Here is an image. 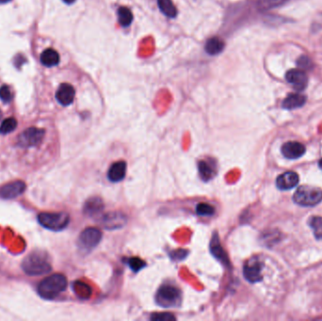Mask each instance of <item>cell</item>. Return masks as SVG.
Instances as JSON below:
<instances>
[{
  "label": "cell",
  "instance_id": "6da1fadb",
  "mask_svg": "<svg viewBox=\"0 0 322 321\" xmlns=\"http://www.w3.org/2000/svg\"><path fill=\"white\" fill-rule=\"evenodd\" d=\"M67 287V279L62 274H53L38 285V293L45 300H54Z\"/></svg>",
  "mask_w": 322,
  "mask_h": 321
},
{
  "label": "cell",
  "instance_id": "7a4b0ae2",
  "mask_svg": "<svg viewBox=\"0 0 322 321\" xmlns=\"http://www.w3.org/2000/svg\"><path fill=\"white\" fill-rule=\"evenodd\" d=\"M22 269L29 276H38L49 273L52 267L44 254L32 253L25 257L22 263Z\"/></svg>",
  "mask_w": 322,
  "mask_h": 321
},
{
  "label": "cell",
  "instance_id": "3957f363",
  "mask_svg": "<svg viewBox=\"0 0 322 321\" xmlns=\"http://www.w3.org/2000/svg\"><path fill=\"white\" fill-rule=\"evenodd\" d=\"M39 223L51 231H62L65 229L70 221V217L64 212H44L38 216Z\"/></svg>",
  "mask_w": 322,
  "mask_h": 321
},
{
  "label": "cell",
  "instance_id": "277c9868",
  "mask_svg": "<svg viewBox=\"0 0 322 321\" xmlns=\"http://www.w3.org/2000/svg\"><path fill=\"white\" fill-rule=\"evenodd\" d=\"M293 200L299 206H317L322 201V191L313 186H300L294 194Z\"/></svg>",
  "mask_w": 322,
  "mask_h": 321
},
{
  "label": "cell",
  "instance_id": "5b68a950",
  "mask_svg": "<svg viewBox=\"0 0 322 321\" xmlns=\"http://www.w3.org/2000/svg\"><path fill=\"white\" fill-rule=\"evenodd\" d=\"M180 290L171 284H164L159 289L156 295V301L159 305L165 308L178 307L181 304Z\"/></svg>",
  "mask_w": 322,
  "mask_h": 321
},
{
  "label": "cell",
  "instance_id": "8992f818",
  "mask_svg": "<svg viewBox=\"0 0 322 321\" xmlns=\"http://www.w3.org/2000/svg\"><path fill=\"white\" fill-rule=\"evenodd\" d=\"M45 134L46 131L44 129L29 128L25 129L22 134H20L17 140V144L23 148L36 146L42 142L45 137Z\"/></svg>",
  "mask_w": 322,
  "mask_h": 321
},
{
  "label": "cell",
  "instance_id": "52a82bcc",
  "mask_svg": "<svg viewBox=\"0 0 322 321\" xmlns=\"http://www.w3.org/2000/svg\"><path fill=\"white\" fill-rule=\"evenodd\" d=\"M102 238V232L97 228L89 227L82 232L79 235V246L86 250H92L99 244Z\"/></svg>",
  "mask_w": 322,
  "mask_h": 321
},
{
  "label": "cell",
  "instance_id": "ba28073f",
  "mask_svg": "<svg viewBox=\"0 0 322 321\" xmlns=\"http://www.w3.org/2000/svg\"><path fill=\"white\" fill-rule=\"evenodd\" d=\"M243 274L245 279L250 283L260 282L262 280V264L255 258L249 260L244 265Z\"/></svg>",
  "mask_w": 322,
  "mask_h": 321
},
{
  "label": "cell",
  "instance_id": "9c48e42d",
  "mask_svg": "<svg viewBox=\"0 0 322 321\" xmlns=\"http://www.w3.org/2000/svg\"><path fill=\"white\" fill-rule=\"evenodd\" d=\"M25 191V184L23 181H13L0 188V197L11 200L22 195Z\"/></svg>",
  "mask_w": 322,
  "mask_h": 321
},
{
  "label": "cell",
  "instance_id": "30bf717a",
  "mask_svg": "<svg viewBox=\"0 0 322 321\" xmlns=\"http://www.w3.org/2000/svg\"><path fill=\"white\" fill-rule=\"evenodd\" d=\"M285 78L297 90H302L307 86L308 77L306 73L301 69H293L288 71L285 75Z\"/></svg>",
  "mask_w": 322,
  "mask_h": 321
},
{
  "label": "cell",
  "instance_id": "8fae6325",
  "mask_svg": "<svg viewBox=\"0 0 322 321\" xmlns=\"http://www.w3.org/2000/svg\"><path fill=\"white\" fill-rule=\"evenodd\" d=\"M75 95V90L71 84L62 83L56 92V98L58 102L66 107L73 103Z\"/></svg>",
  "mask_w": 322,
  "mask_h": 321
},
{
  "label": "cell",
  "instance_id": "7c38bea8",
  "mask_svg": "<svg viewBox=\"0 0 322 321\" xmlns=\"http://www.w3.org/2000/svg\"><path fill=\"white\" fill-rule=\"evenodd\" d=\"M126 222L124 214L119 212H112L105 215L102 218V224L106 229H118L123 227Z\"/></svg>",
  "mask_w": 322,
  "mask_h": 321
},
{
  "label": "cell",
  "instance_id": "4fadbf2b",
  "mask_svg": "<svg viewBox=\"0 0 322 321\" xmlns=\"http://www.w3.org/2000/svg\"><path fill=\"white\" fill-rule=\"evenodd\" d=\"M305 153V146L299 142H289L283 144L282 154L288 159H297Z\"/></svg>",
  "mask_w": 322,
  "mask_h": 321
},
{
  "label": "cell",
  "instance_id": "5bb4252c",
  "mask_svg": "<svg viewBox=\"0 0 322 321\" xmlns=\"http://www.w3.org/2000/svg\"><path fill=\"white\" fill-rule=\"evenodd\" d=\"M299 183V175L294 171H286L276 180L277 188L281 191H287L295 188Z\"/></svg>",
  "mask_w": 322,
  "mask_h": 321
},
{
  "label": "cell",
  "instance_id": "9a60e30c",
  "mask_svg": "<svg viewBox=\"0 0 322 321\" xmlns=\"http://www.w3.org/2000/svg\"><path fill=\"white\" fill-rule=\"evenodd\" d=\"M125 173L126 163L124 161H119L111 166L108 172V177L112 182H120L125 177Z\"/></svg>",
  "mask_w": 322,
  "mask_h": 321
},
{
  "label": "cell",
  "instance_id": "2e32d148",
  "mask_svg": "<svg viewBox=\"0 0 322 321\" xmlns=\"http://www.w3.org/2000/svg\"><path fill=\"white\" fill-rule=\"evenodd\" d=\"M306 102V97L299 93H291L283 101L282 107L285 109H295L302 107Z\"/></svg>",
  "mask_w": 322,
  "mask_h": 321
},
{
  "label": "cell",
  "instance_id": "e0dca14e",
  "mask_svg": "<svg viewBox=\"0 0 322 321\" xmlns=\"http://www.w3.org/2000/svg\"><path fill=\"white\" fill-rule=\"evenodd\" d=\"M104 205L102 200L98 197H93L89 199L87 202L85 203L84 206V213L90 216V217H94L97 216L100 212L103 210Z\"/></svg>",
  "mask_w": 322,
  "mask_h": 321
},
{
  "label": "cell",
  "instance_id": "ac0fdd59",
  "mask_svg": "<svg viewBox=\"0 0 322 321\" xmlns=\"http://www.w3.org/2000/svg\"><path fill=\"white\" fill-rule=\"evenodd\" d=\"M210 250L212 255L216 257L217 259H219L220 261H222L224 264H228V257L226 256L222 245L220 243V240H219V237H218L217 234H215L212 237Z\"/></svg>",
  "mask_w": 322,
  "mask_h": 321
},
{
  "label": "cell",
  "instance_id": "d6986e66",
  "mask_svg": "<svg viewBox=\"0 0 322 321\" xmlns=\"http://www.w3.org/2000/svg\"><path fill=\"white\" fill-rule=\"evenodd\" d=\"M41 63L46 67H54L60 64V55L53 48H48L42 53Z\"/></svg>",
  "mask_w": 322,
  "mask_h": 321
},
{
  "label": "cell",
  "instance_id": "ffe728a7",
  "mask_svg": "<svg viewBox=\"0 0 322 321\" xmlns=\"http://www.w3.org/2000/svg\"><path fill=\"white\" fill-rule=\"evenodd\" d=\"M225 43L223 40L219 37H212L206 43V51L211 56H215L223 51Z\"/></svg>",
  "mask_w": 322,
  "mask_h": 321
},
{
  "label": "cell",
  "instance_id": "44dd1931",
  "mask_svg": "<svg viewBox=\"0 0 322 321\" xmlns=\"http://www.w3.org/2000/svg\"><path fill=\"white\" fill-rule=\"evenodd\" d=\"M199 174L204 181L210 180L215 174L214 164L208 162L207 160H202L198 164Z\"/></svg>",
  "mask_w": 322,
  "mask_h": 321
},
{
  "label": "cell",
  "instance_id": "7402d4cb",
  "mask_svg": "<svg viewBox=\"0 0 322 321\" xmlns=\"http://www.w3.org/2000/svg\"><path fill=\"white\" fill-rule=\"evenodd\" d=\"M158 5L161 13L169 18H174L177 15V10L172 0H158Z\"/></svg>",
  "mask_w": 322,
  "mask_h": 321
},
{
  "label": "cell",
  "instance_id": "603a6c76",
  "mask_svg": "<svg viewBox=\"0 0 322 321\" xmlns=\"http://www.w3.org/2000/svg\"><path fill=\"white\" fill-rule=\"evenodd\" d=\"M133 21L132 12L126 7H120L118 10V22L124 27L130 26Z\"/></svg>",
  "mask_w": 322,
  "mask_h": 321
},
{
  "label": "cell",
  "instance_id": "cb8c5ba5",
  "mask_svg": "<svg viewBox=\"0 0 322 321\" xmlns=\"http://www.w3.org/2000/svg\"><path fill=\"white\" fill-rule=\"evenodd\" d=\"M17 128V121L11 117L6 120H4L0 126V134L2 135H7L10 134L11 132L14 131Z\"/></svg>",
  "mask_w": 322,
  "mask_h": 321
},
{
  "label": "cell",
  "instance_id": "d4e9b609",
  "mask_svg": "<svg viewBox=\"0 0 322 321\" xmlns=\"http://www.w3.org/2000/svg\"><path fill=\"white\" fill-rule=\"evenodd\" d=\"M310 227L313 229L316 238H322V217H313L310 218Z\"/></svg>",
  "mask_w": 322,
  "mask_h": 321
},
{
  "label": "cell",
  "instance_id": "484cf974",
  "mask_svg": "<svg viewBox=\"0 0 322 321\" xmlns=\"http://www.w3.org/2000/svg\"><path fill=\"white\" fill-rule=\"evenodd\" d=\"M287 1H289V0H259L258 5H259L261 10L268 11V10H272L274 8L282 6Z\"/></svg>",
  "mask_w": 322,
  "mask_h": 321
},
{
  "label": "cell",
  "instance_id": "4316f807",
  "mask_svg": "<svg viewBox=\"0 0 322 321\" xmlns=\"http://www.w3.org/2000/svg\"><path fill=\"white\" fill-rule=\"evenodd\" d=\"M196 213L199 216H212L215 213V208L208 204L201 203L196 207Z\"/></svg>",
  "mask_w": 322,
  "mask_h": 321
},
{
  "label": "cell",
  "instance_id": "83f0119b",
  "mask_svg": "<svg viewBox=\"0 0 322 321\" xmlns=\"http://www.w3.org/2000/svg\"><path fill=\"white\" fill-rule=\"evenodd\" d=\"M13 92H12V90L9 86L3 85L0 88V99L4 103H10L13 100Z\"/></svg>",
  "mask_w": 322,
  "mask_h": 321
},
{
  "label": "cell",
  "instance_id": "f1b7e54d",
  "mask_svg": "<svg viewBox=\"0 0 322 321\" xmlns=\"http://www.w3.org/2000/svg\"><path fill=\"white\" fill-rule=\"evenodd\" d=\"M129 267L131 268V270L133 271H138V270H141L142 268H144L146 266V263L143 262L141 259L138 258V257H132V258H129L128 261H127Z\"/></svg>",
  "mask_w": 322,
  "mask_h": 321
},
{
  "label": "cell",
  "instance_id": "f546056e",
  "mask_svg": "<svg viewBox=\"0 0 322 321\" xmlns=\"http://www.w3.org/2000/svg\"><path fill=\"white\" fill-rule=\"evenodd\" d=\"M151 321H175V317L170 313H157L152 315Z\"/></svg>",
  "mask_w": 322,
  "mask_h": 321
},
{
  "label": "cell",
  "instance_id": "4dcf8cb0",
  "mask_svg": "<svg viewBox=\"0 0 322 321\" xmlns=\"http://www.w3.org/2000/svg\"><path fill=\"white\" fill-rule=\"evenodd\" d=\"M297 65L301 70H311L313 67L312 61L306 56H301L298 59Z\"/></svg>",
  "mask_w": 322,
  "mask_h": 321
},
{
  "label": "cell",
  "instance_id": "1f68e13d",
  "mask_svg": "<svg viewBox=\"0 0 322 321\" xmlns=\"http://www.w3.org/2000/svg\"><path fill=\"white\" fill-rule=\"evenodd\" d=\"M75 286H76L75 293L79 296V297H81V298L86 299V298H89L91 296V294H92V290H91V288L88 286L87 284H84L83 285V288H80L78 283H75Z\"/></svg>",
  "mask_w": 322,
  "mask_h": 321
},
{
  "label": "cell",
  "instance_id": "d6a6232c",
  "mask_svg": "<svg viewBox=\"0 0 322 321\" xmlns=\"http://www.w3.org/2000/svg\"><path fill=\"white\" fill-rule=\"evenodd\" d=\"M25 63H26V59H25V56H23L21 54L17 55L13 59V64L15 65V67L18 68V69H20L23 66V64H25Z\"/></svg>",
  "mask_w": 322,
  "mask_h": 321
},
{
  "label": "cell",
  "instance_id": "836d02e7",
  "mask_svg": "<svg viewBox=\"0 0 322 321\" xmlns=\"http://www.w3.org/2000/svg\"><path fill=\"white\" fill-rule=\"evenodd\" d=\"M66 4H73L75 0H62Z\"/></svg>",
  "mask_w": 322,
  "mask_h": 321
},
{
  "label": "cell",
  "instance_id": "e575fe53",
  "mask_svg": "<svg viewBox=\"0 0 322 321\" xmlns=\"http://www.w3.org/2000/svg\"><path fill=\"white\" fill-rule=\"evenodd\" d=\"M11 0H0V3H8L10 2Z\"/></svg>",
  "mask_w": 322,
  "mask_h": 321
},
{
  "label": "cell",
  "instance_id": "d590c367",
  "mask_svg": "<svg viewBox=\"0 0 322 321\" xmlns=\"http://www.w3.org/2000/svg\"><path fill=\"white\" fill-rule=\"evenodd\" d=\"M319 166H320V168L322 170V159L320 160V162H319Z\"/></svg>",
  "mask_w": 322,
  "mask_h": 321
},
{
  "label": "cell",
  "instance_id": "8d00e7d4",
  "mask_svg": "<svg viewBox=\"0 0 322 321\" xmlns=\"http://www.w3.org/2000/svg\"><path fill=\"white\" fill-rule=\"evenodd\" d=\"M0 118H1V111H0Z\"/></svg>",
  "mask_w": 322,
  "mask_h": 321
}]
</instances>
